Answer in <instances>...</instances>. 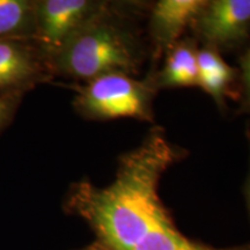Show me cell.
<instances>
[{
    "mask_svg": "<svg viewBox=\"0 0 250 250\" xmlns=\"http://www.w3.org/2000/svg\"><path fill=\"white\" fill-rule=\"evenodd\" d=\"M136 6L108 1L50 61L55 78L86 83L110 73L138 76L147 50L134 21Z\"/></svg>",
    "mask_w": 250,
    "mask_h": 250,
    "instance_id": "obj_1",
    "label": "cell"
},
{
    "mask_svg": "<svg viewBox=\"0 0 250 250\" xmlns=\"http://www.w3.org/2000/svg\"><path fill=\"white\" fill-rule=\"evenodd\" d=\"M158 92L153 73L144 79L122 73L104 74L78 87L73 108L90 121L134 118L153 122V102Z\"/></svg>",
    "mask_w": 250,
    "mask_h": 250,
    "instance_id": "obj_2",
    "label": "cell"
},
{
    "mask_svg": "<svg viewBox=\"0 0 250 250\" xmlns=\"http://www.w3.org/2000/svg\"><path fill=\"white\" fill-rule=\"evenodd\" d=\"M102 0H36L34 41L51 61L74 34L101 13Z\"/></svg>",
    "mask_w": 250,
    "mask_h": 250,
    "instance_id": "obj_3",
    "label": "cell"
},
{
    "mask_svg": "<svg viewBox=\"0 0 250 250\" xmlns=\"http://www.w3.org/2000/svg\"><path fill=\"white\" fill-rule=\"evenodd\" d=\"M197 42L228 52L250 39V0H206L191 24Z\"/></svg>",
    "mask_w": 250,
    "mask_h": 250,
    "instance_id": "obj_4",
    "label": "cell"
},
{
    "mask_svg": "<svg viewBox=\"0 0 250 250\" xmlns=\"http://www.w3.org/2000/svg\"><path fill=\"white\" fill-rule=\"evenodd\" d=\"M55 79L49 58L34 40H0V95L20 96Z\"/></svg>",
    "mask_w": 250,
    "mask_h": 250,
    "instance_id": "obj_5",
    "label": "cell"
},
{
    "mask_svg": "<svg viewBox=\"0 0 250 250\" xmlns=\"http://www.w3.org/2000/svg\"><path fill=\"white\" fill-rule=\"evenodd\" d=\"M206 0H159L149 12L148 34L156 58L181 40Z\"/></svg>",
    "mask_w": 250,
    "mask_h": 250,
    "instance_id": "obj_6",
    "label": "cell"
},
{
    "mask_svg": "<svg viewBox=\"0 0 250 250\" xmlns=\"http://www.w3.org/2000/svg\"><path fill=\"white\" fill-rule=\"evenodd\" d=\"M127 250H250V243L215 248L193 240L181 232L162 203L152 212Z\"/></svg>",
    "mask_w": 250,
    "mask_h": 250,
    "instance_id": "obj_7",
    "label": "cell"
},
{
    "mask_svg": "<svg viewBox=\"0 0 250 250\" xmlns=\"http://www.w3.org/2000/svg\"><path fill=\"white\" fill-rule=\"evenodd\" d=\"M198 42L191 37L180 40L166 52L161 70L153 73L158 89L198 87Z\"/></svg>",
    "mask_w": 250,
    "mask_h": 250,
    "instance_id": "obj_8",
    "label": "cell"
},
{
    "mask_svg": "<svg viewBox=\"0 0 250 250\" xmlns=\"http://www.w3.org/2000/svg\"><path fill=\"white\" fill-rule=\"evenodd\" d=\"M239 80V70L227 64L220 52L208 46L198 49V87L213 99L219 109L226 108Z\"/></svg>",
    "mask_w": 250,
    "mask_h": 250,
    "instance_id": "obj_9",
    "label": "cell"
},
{
    "mask_svg": "<svg viewBox=\"0 0 250 250\" xmlns=\"http://www.w3.org/2000/svg\"><path fill=\"white\" fill-rule=\"evenodd\" d=\"M36 0H0V40H34Z\"/></svg>",
    "mask_w": 250,
    "mask_h": 250,
    "instance_id": "obj_10",
    "label": "cell"
},
{
    "mask_svg": "<svg viewBox=\"0 0 250 250\" xmlns=\"http://www.w3.org/2000/svg\"><path fill=\"white\" fill-rule=\"evenodd\" d=\"M240 114L250 116V44L240 58Z\"/></svg>",
    "mask_w": 250,
    "mask_h": 250,
    "instance_id": "obj_11",
    "label": "cell"
},
{
    "mask_svg": "<svg viewBox=\"0 0 250 250\" xmlns=\"http://www.w3.org/2000/svg\"><path fill=\"white\" fill-rule=\"evenodd\" d=\"M21 101L20 96L0 95V134L13 122Z\"/></svg>",
    "mask_w": 250,
    "mask_h": 250,
    "instance_id": "obj_12",
    "label": "cell"
},
{
    "mask_svg": "<svg viewBox=\"0 0 250 250\" xmlns=\"http://www.w3.org/2000/svg\"><path fill=\"white\" fill-rule=\"evenodd\" d=\"M245 197H246V203H247V208H248V213L250 218V169L247 176L246 183H245Z\"/></svg>",
    "mask_w": 250,
    "mask_h": 250,
    "instance_id": "obj_13",
    "label": "cell"
},
{
    "mask_svg": "<svg viewBox=\"0 0 250 250\" xmlns=\"http://www.w3.org/2000/svg\"><path fill=\"white\" fill-rule=\"evenodd\" d=\"M78 250H109V249L105 248V247L103 246L102 243H100L99 241H94L93 243H90V245L83 247V248H81V249H78Z\"/></svg>",
    "mask_w": 250,
    "mask_h": 250,
    "instance_id": "obj_14",
    "label": "cell"
},
{
    "mask_svg": "<svg viewBox=\"0 0 250 250\" xmlns=\"http://www.w3.org/2000/svg\"><path fill=\"white\" fill-rule=\"evenodd\" d=\"M246 136H247V139H248V144H249V148H250V127L248 126V129L246 131Z\"/></svg>",
    "mask_w": 250,
    "mask_h": 250,
    "instance_id": "obj_15",
    "label": "cell"
}]
</instances>
